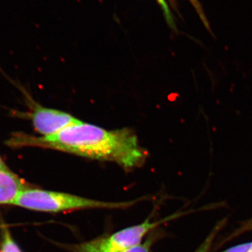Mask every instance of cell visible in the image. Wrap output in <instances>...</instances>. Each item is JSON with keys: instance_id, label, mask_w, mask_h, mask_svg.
Returning a JSON list of instances; mask_svg holds the SVG:
<instances>
[{"instance_id": "1", "label": "cell", "mask_w": 252, "mask_h": 252, "mask_svg": "<svg viewBox=\"0 0 252 252\" xmlns=\"http://www.w3.org/2000/svg\"><path fill=\"white\" fill-rule=\"evenodd\" d=\"M13 146H32L55 149L96 160L117 162L125 168L140 166L146 158L137 136L130 129L106 130L78 121L54 135L32 137L18 135Z\"/></svg>"}, {"instance_id": "2", "label": "cell", "mask_w": 252, "mask_h": 252, "mask_svg": "<svg viewBox=\"0 0 252 252\" xmlns=\"http://www.w3.org/2000/svg\"><path fill=\"white\" fill-rule=\"evenodd\" d=\"M134 202H105L63 192L27 188L22 190L12 205L34 211L60 212L81 209H123Z\"/></svg>"}, {"instance_id": "3", "label": "cell", "mask_w": 252, "mask_h": 252, "mask_svg": "<svg viewBox=\"0 0 252 252\" xmlns=\"http://www.w3.org/2000/svg\"><path fill=\"white\" fill-rule=\"evenodd\" d=\"M152 221L150 218L138 225L119 230L109 236L95 239L73 247L74 252H124L142 243L151 230L165 222Z\"/></svg>"}, {"instance_id": "4", "label": "cell", "mask_w": 252, "mask_h": 252, "mask_svg": "<svg viewBox=\"0 0 252 252\" xmlns=\"http://www.w3.org/2000/svg\"><path fill=\"white\" fill-rule=\"evenodd\" d=\"M31 118L34 130L43 137L54 135L79 121L67 112L38 104L34 106Z\"/></svg>"}, {"instance_id": "5", "label": "cell", "mask_w": 252, "mask_h": 252, "mask_svg": "<svg viewBox=\"0 0 252 252\" xmlns=\"http://www.w3.org/2000/svg\"><path fill=\"white\" fill-rule=\"evenodd\" d=\"M27 188L23 181L9 170H0V205H12L18 194Z\"/></svg>"}, {"instance_id": "6", "label": "cell", "mask_w": 252, "mask_h": 252, "mask_svg": "<svg viewBox=\"0 0 252 252\" xmlns=\"http://www.w3.org/2000/svg\"><path fill=\"white\" fill-rule=\"evenodd\" d=\"M0 252H22L6 228H3L1 232Z\"/></svg>"}, {"instance_id": "7", "label": "cell", "mask_w": 252, "mask_h": 252, "mask_svg": "<svg viewBox=\"0 0 252 252\" xmlns=\"http://www.w3.org/2000/svg\"><path fill=\"white\" fill-rule=\"evenodd\" d=\"M189 1H190V4H192L194 9L196 11L197 14H198L199 17L201 19L204 26L207 28V29L210 30V25H209L208 21H207L206 16H205V12H204L203 6L200 4L199 0H189Z\"/></svg>"}, {"instance_id": "8", "label": "cell", "mask_w": 252, "mask_h": 252, "mask_svg": "<svg viewBox=\"0 0 252 252\" xmlns=\"http://www.w3.org/2000/svg\"><path fill=\"white\" fill-rule=\"evenodd\" d=\"M153 241V238L149 237L144 243H142L134 248L129 249L127 251L124 252H149Z\"/></svg>"}, {"instance_id": "9", "label": "cell", "mask_w": 252, "mask_h": 252, "mask_svg": "<svg viewBox=\"0 0 252 252\" xmlns=\"http://www.w3.org/2000/svg\"><path fill=\"white\" fill-rule=\"evenodd\" d=\"M251 243H244L242 245H236L232 248L227 249L221 252H249L251 250Z\"/></svg>"}, {"instance_id": "10", "label": "cell", "mask_w": 252, "mask_h": 252, "mask_svg": "<svg viewBox=\"0 0 252 252\" xmlns=\"http://www.w3.org/2000/svg\"><path fill=\"white\" fill-rule=\"evenodd\" d=\"M159 4L160 5L162 10H163L164 14L166 17L167 21L170 24H173V20L170 13V9H169L168 5H167L166 1L165 0H156Z\"/></svg>"}, {"instance_id": "11", "label": "cell", "mask_w": 252, "mask_h": 252, "mask_svg": "<svg viewBox=\"0 0 252 252\" xmlns=\"http://www.w3.org/2000/svg\"><path fill=\"white\" fill-rule=\"evenodd\" d=\"M213 235H210L209 238L204 242L203 245L195 252H207L209 248H210V245H211L212 240H213Z\"/></svg>"}, {"instance_id": "12", "label": "cell", "mask_w": 252, "mask_h": 252, "mask_svg": "<svg viewBox=\"0 0 252 252\" xmlns=\"http://www.w3.org/2000/svg\"><path fill=\"white\" fill-rule=\"evenodd\" d=\"M0 170H9V169H8L7 166L5 165L4 162L3 161L1 157H0Z\"/></svg>"}, {"instance_id": "13", "label": "cell", "mask_w": 252, "mask_h": 252, "mask_svg": "<svg viewBox=\"0 0 252 252\" xmlns=\"http://www.w3.org/2000/svg\"><path fill=\"white\" fill-rule=\"evenodd\" d=\"M252 228V219L250 221L248 222V224L246 225L245 229H251Z\"/></svg>"}, {"instance_id": "14", "label": "cell", "mask_w": 252, "mask_h": 252, "mask_svg": "<svg viewBox=\"0 0 252 252\" xmlns=\"http://www.w3.org/2000/svg\"><path fill=\"white\" fill-rule=\"evenodd\" d=\"M249 252H252V248H251V250H250V251Z\"/></svg>"}, {"instance_id": "15", "label": "cell", "mask_w": 252, "mask_h": 252, "mask_svg": "<svg viewBox=\"0 0 252 252\" xmlns=\"http://www.w3.org/2000/svg\"><path fill=\"white\" fill-rule=\"evenodd\" d=\"M252 249V242H251Z\"/></svg>"}]
</instances>
